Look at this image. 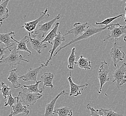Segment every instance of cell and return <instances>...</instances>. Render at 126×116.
Wrapping results in <instances>:
<instances>
[{"mask_svg": "<svg viewBox=\"0 0 126 116\" xmlns=\"http://www.w3.org/2000/svg\"><path fill=\"white\" fill-rule=\"evenodd\" d=\"M3 1V0H0V3L1 2H2Z\"/></svg>", "mask_w": 126, "mask_h": 116, "instance_id": "d590c367", "label": "cell"}, {"mask_svg": "<svg viewBox=\"0 0 126 116\" xmlns=\"http://www.w3.org/2000/svg\"><path fill=\"white\" fill-rule=\"evenodd\" d=\"M17 102V97H16L15 98H14L13 96L11 95H10V96L8 97V100L7 102L5 103L4 106L6 107L8 105H9L11 108V110L12 109L13 106Z\"/></svg>", "mask_w": 126, "mask_h": 116, "instance_id": "4dcf8cb0", "label": "cell"}, {"mask_svg": "<svg viewBox=\"0 0 126 116\" xmlns=\"http://www.w3.org/2000/svg\"><path fill=\"white\" fill-rule=\"evenodd\" d=\"M47 12L48 8H46L44 12H42L40 13V17L39 18L35 19V20L28 23L25 22L22 26V28H24L26 30H27L28 34V35H30L31 33L33 32V31L35 30L39 23L44 19H47L50 16L49 14L47 13Z\"/></svg>", "mask_w": 126, "mask_h": 116, "instance_id": "9c48e42d", "label": "cell"}, {"mask_svg": "<svg viewBox=\"0 0 126 116\" xmlns=\"http://www.w3.org/2000/svg\"><path fill=\"white\" fill-rule=\"evenodd\" d=\"M125 17H124V22L126 23V6L125 8Z\"/></svg>", "mask_w": 126, "mask_h": 116, "instance_id": "d6a6232c", "label": "cell"}, {"mask_svg": "<svg viewBox=\"0 0 126 116\" xmlns=\"http://www.w3.org/2000/svg\"><path fill=\"white\" fill-rule=\"evenodd\" d=\"M8 51H10L9 49L4 43L0 42V62L6 57V56H9Z\"/></svg>", "mask_w": 126, "mask_h": 116, "instance_id": "f1b7e54d", "label": "cell"}, {"mask_svg": "<svg viewBox=\"0 0 126 116\" xmlns=\"http://www.w3.org/2000/svg\"><path fill=\"white\" fill-rule=\"evenodd\" d=\"M109 72L110 70L108 64L106 60H104L103 62L101 63V65L98 71V78L100 81V88L98 93L100 94L102 93V88L104 85L109 82L110 79L108 77Z\"/></svg>", "mask_w": 126, "mask_h": 116, "instance_id": "52a82bcc", "label": "cell"}, {"mask_svg": "<svg viewBox=\"0 0 126 116\" xmlns=\"http://www.w3.org/2000/svg\"><path fill=\"white\" fill-rule=\"evenodd\" d=\"M124 41L125 42H126V36H125V37H124Z\"/></svg>", "mask_w": 126, "mask_h": 116, "instance_id": "836d02e7", "label": "cell"}, {"mask_svg": "<svg viewBox=\"0 0 126 116\" xmlns=\"http://www.w3.org/2000/svg\"><path fill=\"white\" fill-rule=\"evenodd\" d=\"M9 0L3 1L0 4V22H3V21L9 18V10L8 9L7 5Z\"/></svg>", "mask_w": 126, "mask_h": 116, "instance_id": "7402d4cb", "label": "cell"}, {"mask_svg": "<svg viewBox=\"0 0 126 116\" xmlns=\"http://www.w3.org/2000/svg\"><path fill=\"white\" fill-rule=\"evenodd\" d=\"M21 88L23 89V92L19 93L18 96L23 104L27 107L31 105H34L38 99L43 96V95L40 93H29L23 87Z\"/></svg>", "mask_w": 126, "mask_h": 116, "instance_id": "3957f363", "label": "cell"}, {"mask_svg": "<svg viewBox=\"0 0 126 116\" xmlns=\"http://www.w3.org/2000/svg\"><path fill=\"white\" fill-rule=\"evenodd\" d=\"M111 25H112V23L109 25L106 26L105 27H102V28H96V27H93V26H92L90 24H88V25H87L86 31L84 32V33H83L82 35L79 36L78 38L73 39V40L71 41V42H70L69 43L66 44V45L60 47V48L59 49L58 51L56 52L55 55H54V56H55L58 54V52L60 51L61 50L63 49L64 48H66V47L70 45L71 44L75 43L76 42H77L82 40L83 39L88 38L91 37V36L106 30V29L109 27Z\"/></svg>", "mask_w": 126, "mask_h": 116, "instance_id": "6da1fadb", "label": "cell"}, {"mask_svg": "<svg viewBox=\"0 0 126 116\" xmlns=\"http://www.w3.org/2000/svg\"><path fill=\"white\" fill-rule=\"evenodd\" d=\"M67 80L70 85L71 91L69 95L70 96H73L75 97H76L81 95V88H82L83 91L85 89H87V87H88V83H85L83 85H79L73 82L71 78V72H70V76H69V77L67 78Z\"/></svg>", "mask_w": 126, "mask_h": 116, "instance_id": "4fadbf2b", "label": "cell"}, {"mask_svg": "<svg viewBox=\"0 0 126 116\" xmlns=\"http://www.w3.org/2000/svg\"><path fill=\"white\" fill-rule=\"evenodd\" d=\"M3 22H0V27L2 25Z\"/></svg>", "mask_w": 126, "mask_h": 116, "instance_id": "e575fe53", "label": "cell"}, {"mask_svg": "<svg viewBox=\"0 0 126 116\" xmlns=\"http://www.w3.org/2000/svg\"><path fill=\"white\" fill-rule=\"evenodd\" d=\"M107 29L109 31L108 37L102 40L103 42L111 38H114L117 41L124 34L126 35V25H121L120 23H112V25Z\"/></svg>", "mask_w": 126, "mask_h": 116, "instance_id": "5b68a950", "label": "cell"}, {"mask_svg": "<svg viewBox=\"0 0 126 116\" xmlns=\"http://www.w3.org/2000/svg\"><path fill=\"white\" fill-rule=\"evenodd\" d=\"M22 61H24L27 63L29 62V61L24 59L22 55H19L18 54V51L16 46L11 51L9 56L0 62V63H5L11 66L13 68L14 66L20 65V63Z\"/></svg>", "mask_w": 126, "mask_h": 116, "instance_id": "277c9868", "label": "cell"}, {"mask_svg": "<svg viewBox=\"0 0 126 116\" xmlns=\"http://www.w3.org/2000/svg\"><path fill=\"white\" fill-rule=\"evenodd\" d=\"M88 23H85L81 24L80 23H76L74 24L73 27L70 30L66 31V33L64 36L66 35L69 34L73 35L75 36L81 35L86 31L87 26L88 25Z\"/></svg>", "mask_w": 126, "mask_h": 116, "instance_id": "9a60e30c", "label": "cell"}, {"mask_svg": "<svg viewBox=\"0 0 126 116\" xmlns=\"http://www.w3.org/2000/svg\"><path fill=\"white\" fill-rule=\"evenodd\" d=\"M65 40H66L65 37L62 35L60 31H59L58 36L56 37L54 40H53V48L49 51V52L50 53V57L48 58V60L47 61L46 63H44L45 67L47 66L49 64V62L53 58V56L54 51L56 50V49L58 48V47L62 44V43L65 41Z\"/></svg>", "mask_w": 126, "mask_h": 116, "instance_id": "5bb4252c", "label": "cell"}, {"mask_svg": "<svg viewBox=\"0 0 126 116\" xmlns=\"http://www.w3.org/2000/svg\"><path fill=\"white\" fill-rule=\"evenodd\" d=\"M29 113V111L28 109V107L23 104V102L18 96H17V102L13 106L11 114L9 116H15L19 114H22L23 115H28Z\"/></svg>", "mask_w": 126, "mask_h": 116, "instance_id": "7c38bea8", "label": "cell"}, {"mask_svg": "<svg viewBox=\"0 0 126 116\" xmlns=\"http://www.w3.org/2000/svg\"><path fill=\"white\" fill-rule=\"evenodd\" d=\"M54 77V75L53 73L50 72L48 73H45L43 75L41 76V81L44 83L42 89L44 91L46 87H49L51 89H53L54 87L53 81V78Z\"/></svg>", "mask_w": 126, "mask_h": 116, "instance_id": "d6986e66", "label": "cell"}, {"mask_svg": "<svg viewBox=\"0 0 126 116\" xmlns=\"http://www.w3.org/2000/svg\"><path fill=\"white\" fill-rule=\"evenodd\" d=\"M60 14H59L52 20L42 25H38L37 29H35L33 32L29 35H30L31 37H36L42 40V38L50 32L53 24L56 21L60 18Z\"/></svg>", "mask_w": 126, "mask_h": 116, "instance_id": "7a4b0ae2", "label": "cell"}, {"mask_svg": "<svg viewBox=\"0 0 126 116\" xmlns=\"http://www.w3.org/2000/svg\"><path fill=\"white\" fill-rule=\"evenodd\" d=\"M44 67L45 66L44 64H42L37 68H30L28 71V72L26 73L24 75L19 76V79L25 81H31L36 82L37 81V78L38 74Z\"/></svg>", "mask_w": 126, "mask_h": 116, "instance_id": "8fae6325", "label": "cell"}, {"mask_svg": "<svg viewBox=\"0 0 126 116\" xmlns=\"http://www.w3.org/2000/svg\"><path fill=\"white\" fill-rule=\"evenodd\" d=\"M123 16H124V14H120L117 16H115L114 17H113V18H107L105 20L102 21V22L96 23V25H106V26L110 25V24H111V23L112 22H113V21L115 20L116 19H117L118 18L123 17Z\"/></svg>", "mask_w": 126, "mask_h": 116, "instance_id": "f546056e", "label": "cell"}, {"mask_svg": "<svg viewBox=\"0 0 126 116\" xmlns=\"http://www.w3.org/2000/svg\"><path fill=\"white\" fill-rule=\"evenodd\" d=\"M2 88H0V93L2 94V96L5 99L7 98L11 95V91L10 87L8 85H6L4 82L1 83Z\"/></svg>", "mask_w": 126, "mask_h": 116, "instance_id": "83f0119b", "label": "cell"}, {"mask_svg": "<svg viewBox=\"0 0 126 116\" xmlns=\"http://www.w3.org/2000/svg\"><path fill=\"white\" fill-rule=\"evenodd\" d=\"M76 52V48L73 47L71 50V55L68 58V65L67 68L69 69L73 70L74 69V65L76 63V56L75 54Z\"/></svg>", "mask_w": 126, "mask_h": 116, "instance_id": "4316f807", "label": "cell"}, {"mask_svg": "<svg viewBox=\"0 0 126 116\" xmlns=\"http://www.w3.org/2000/svg\"><path fill=\"white\" fill-rule=\"evenodd\" d=\"M29 36L30 38L29 42L31 43L32 48L34 50L37 51L38 54H41L43 50L47 47L46 44L42 43V41L43 40L36 37H31L29 35Z\"/></svg>", "mask_w": 126, "mask_h": 116, "instance_id": "e0dca14e", "label": "cell"}, {"mask_svg": "<svg viewBox=\"0 0 126 116\" xmlns=\"http://www.w3.org/2000/svg\"><path fill=\"white\" fill-rule=\"evenodd\" d=\"M126 63L125 62L122 64L120 67H118L113 74L112 78L113 80L112 82H117V87L119 90L126 83Z\"/></svg>", "mask_w": 126, "mask_h": 116, "instance_id": "8992f818", "label": "cell"}, {"mask_svg": "<svg viewBox=\"0 0 126 116\" xmlns=\"http://www.w3.org/2000/svg\"><path fill=\"white\" fill-rule=\"evenodd\" d=\"M87 108L91 112V116H102L97 110L93 108L91 105V103H88L87 105Z\"/></svg>", "mask_w": 126, "mask_h": 116, "instance_id": "1f68e13d", "label": "cell"}, {"mask_svg": "<svg viewBox=\"0 0 126 116\" xmlns=\"http://www.w3.org/2000/svg\"><path fill=\"white\" fill-rule=\"evenodd\" d=\"M15 34V33L13 31L6 34H0V42L5 45L10 52L17 46V43L14 38Z\"/></svg>", "mask_w": 126, "mask_h": 116, "instance_id": "30bf717a", "label": "cell"}, {"mask_svg": "<svg viewBox=\"0 0 126 116\" xmlns=\"http://www.w3.org/2000/svg\"><path fill=\"white\" fill-rule=\"evenodd\" d=\"M19 77L17 68H16L10 71L9 76L8 77V80L11 83L13 87L15 89L22 87L21 84L18 82Z\"/></svg>", "mask_w": 126, "mask_h": 116, "instance_id": "ac0fdd59", "label": "cell"}, {"mask_svg": "<svg viewBox=\"0 0 126 116\" xmlns=\"http://www.w3.org/2000/svg\"><path fill=\"white\" fill-rule=\"evenodd\" d=\"M92 62L86 58H84L83 56H80L77 62H76V66L81 69L89 70L92 68Z\"/></svg>", "mask_w": 126, "mask_h": 116, "instance_id": "603a6c76", "label": "cell"}, {"mask_svg": "<svg viewBox=\"0 0 126 116\" xmlns=\"http://www.w3.org/2000/svg\"><path fill=\"white\" fill-rule=\"evenodd\" d=\"M69 95V93H67L65 90H63L58 94L46 106L45 113L43 116H53V111L54 110V107L55 105L56 101H57L59 97L62 95Z\"/></svg>", "mask_w": 126, "mask_h": 116, "instance_id": "2e32d148", "label": "cell"}, {"mask_svg": "<svg viewBox=\"0 0 126 116\" xmlns=\"http://www.w3.org/2000/svg\"><path fill=\"white\" fill-rule=\"evenodd\" d=\"M41 81H38L36 82V83L34 84H31L28 86L25 85H23V87L24 88H25L26 90L31 93H43V90L42 88H38L39 85L40 84V83L41 82Z\"/></svg>", "mask_w": 126, "mask_h": 116, "instance_id": "cb8c5ba5", "label": "cell"}, {"mask_svg": "<svg viewBox=\"0 0 126 116\" xmlns=\"http://www.w3.org/2000/svg\"><path fill=\"white\" fill-rule=\"evenodd\" d=\"M29 39L30 38L29 36H26L20 41H18L14 39V40L17 43L16 48L17 51H24L28 52V53H29V55H28V56H30L32 54V52L29 50L27 46V44L29 42Z\"/></svg>", "mask_w": 126, "mask_h": 116, "instance_id": "ffe728a7", "label": "cell"}, {"mask_svg": "<svg viewBox=\"0 0 126 116\" xmlns=\"http://www.w3.org/2000/svg\"><path fill=\"white\" fill-rule=\"evenodd\" d=\"M96 110L102 116H125L122 114L116 113L111 109H101Z\"/></svg>", "mask_w": 126, "mask_h": 116, "instance_id": "484cf974", "label": "cell"}, {"mask_svg": "<svg viewBox=\"0 0 126 116\" xmlns=\"http://www.w3.org/2000/svg\"><path fill=\"white\" fill-rule=\"evenodd\" d=\"M59 24L60 23H56L54 28L51 30L50 32L46 36V38H45V39L42 40V43H44L46 42H47L48 43L53 45V40H54L56 37L58 36V33L57 32H58Z\"/></svg>", "mask_w": 126, "mask_h": 116, "instance_id": "44dd1931", "label": "cell"}, {"mask_svg": "<svg viewBox=\"0 0 126 116\" xmlns=\"http://www.w3.org/2000/svg\"><path fill=\"white\" fill-rule=\"evenodd\" d=\"M53 114H58V116H72L73 112L67 107H63L58 109H55Z\"/></svg>", "mask_w": 126, "mask_h": 116, "instance_id": "d4e9b609", "label": "cell"}, {"mask_svg": "<svg viewBox=\"0 0 126 116\" xmlns=\"http://www.w3.org/2000/svg\"></svg>", "mask_w": 126, "mask_h": 116, "instance_id": "8d00e7d4", "label": "cell"}, {"mask_svg": "<svg viewBox=\"0 0 126 116\" xmlns=\"http://www.w3.org/2000/svg\"><path fill=\"white\" fill-rule=\"evenodd\" d=\"M110 56L113 61L114 66L116 68L117 67H119L118 63L119 62L123 61L124 59L125 53L121 46L117 42V41L115 40L113 46L111 49Z\"/></svg>", "mask_w": 126, "mask_h": 116, "instance_id": "ba28073f", "label": "cell"}]
</instances>
